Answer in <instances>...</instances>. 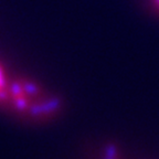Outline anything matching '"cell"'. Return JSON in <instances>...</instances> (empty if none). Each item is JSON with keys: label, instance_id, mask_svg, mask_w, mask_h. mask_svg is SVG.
<instances>
[{"label": "cell", "instance_id": "obj_1", "mask_svg": "<svg viewBox=\"0 0 159 159\" xmlns=\"http://www.w3.org/2000/svg\"><path fill=\"white\" fill-rule=\"evenodd\" d=\"M5 106L21 117L43 122L59 114L63 102L38 81L20 76L11 79Z\"/></svg>", "mask_w": 159, "mask_h": 159}, {"label": "cell", "instance_id": "obj_2", "mask_svg": "<svg viewBox=\"0 0 159 159\" xmlns=\"http://www.w3.org/2000/svg\"><path fill=\"white\" fill-rule=\"evenodd\" d=\"M11 79L12 77L9 76V74H8V72L3 67V65L0 63V105L1 106H5L6 104L8 89H9Z\"/></svg>", "mask_w": 159, "mask_h": 159}]
</instances>
